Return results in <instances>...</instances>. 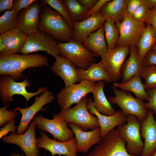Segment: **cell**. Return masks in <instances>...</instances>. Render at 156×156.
<instances>
[{
  "instance_id": "cell-1",
  "label": "cell",
  "mask_w": 156,
  "mask_h": 156,
  "mask_svg": "<svg viewBox=\"0 0 156 156\" xmlns=\"http://www.w3.org/2000/svg\"><path fill=\"white\" fill-rule=\"evenodd\" d=\"M49 65L47 57L40 54L0 55V75L11 76L16 81L24 79L23 73L27 68Z\"/></svg>"
},
{
  "instance_id": "cell-2",
  "label": "cell",
  "mask_w": 156,
  "mask_h": 156,
  "mask_svg": "<svg viewBox=\"0 0 156 156\" xmlns=\"http://www.w3.org/2000/svg\"><path fill=\"white\" fill-rule=\"evenodd\" d=\"M38 29L39 31L51 35L61 42H67L72 40L73 29L61 14L47 5H42Z\"/></svg>"
},
{
  "instance_id": "cell-3",
  "label": "cell",
  "mask_w": 156,
  "mask_h": 156,
  "mask_svg": "<svg viewBox=\"0 0 156 156\" xmlns=\"http://www.w3.org/2000/svg\"><path fill=\"white\" fill-rule=\"evenodd\" d=\"M31 81L26 78L21 82L15 81L11 76L3 75L0 78V96L3 105L8 104L13 100V96L19 94L26 99L27 103L32 97L44 92L47 89L46 86L39 88L34 92H28L26 88L30 86Z\"/></svg>"
},
{
  "instance_id": "cell-4",
  "label": "cell",
  "mask_w": 156,
  "mask_h": 156,
  "mask_svg": "<svg viewBox=\"0 0 156 156\" xmlns=\"http://www.w3.org/2000/svg\"><path fill=\"white\" fill-rule=\"evenodd\" d=\"M88 97H83L74 107L68 109H62L58 114L68 123L78 125L85 131L88 129L93 130L99 127L98 119L88 111L87 104Z\"/></svg>"
},
{
  "instance_id": "cell-5",
  "label": "cell",
  "mask_w": 156,
  "mask_h": 156,
  "mask_svg": "<svg viewBox=\"0 0 156 156\" xmlns=\"http://www.w3.org/2000/svg\"><path fill=\"white\" fill-rule=\"evenodd\" d=\"M127 124L118 126L116 129L127 144L126 147L129 154L140 156L144 147L140 135L141 122L131 114L127 115Z\"/></svg>"
},
{
  "instance_id": "cell-6",
  "label": "cell",
  "mask_w": 156,
  "mask_h": 156,
  "mask_svg": "<svg viewBox=\"0 0 156 156\" xmlns=\"http://www.w3.org/2000/svg\"><path fill=\"white\" fill-rule=\"evenodd\" d=\"M60 55L69 61L75 66L87 69L96 62L97 57L83 44L73 40L65 43L57 41Z\"/></svg>"
},
{
  "instance_id": "cell-7",
  "label": "cell",
  "mask_w": 156,
  "mask_h": 156,
  "mask_svg": "<svg viewBox=\"0 0 156 156\" xmlns=\"http://www.w3.org/2000/svg\"><path fill=\"white\" fill-rule=\"evenodd\" d=\"M126 142L117 129L102 138L95 148L86 155L82 156H138L130 155L127 151Z\"/></svg>"
},
{
  "instance_id": "cell-8",
  "label": "cell",
  "mask_w": 156,
  "mask_h": 156,
  "mask_svg": "<svg viewBox=\"0 0 156 156\" xmlns=\"http://www.w3.org/2000/svg\"><path fill=\"white\" fill-rule=\"evenodd\" d=\"M112 88L115 96L108 98L111 105L117 104L125 114L136 116L141 122L145 120L148 111L143 100L134 98L127 91L118 90L114 86Z\"/></svg>"
},
{
  "instance_id": "cell-9",
  "label": "cell",
  "mask_w": 156,
  "mask_h": 156,
  "mask_svg": "<svg viewBox=\"0 0 156 156\" xmlns=\"http://www.w3.org/2000/svg\"><path fill=\"white\" fill-rule=\"evenodd\" d=\"M119 36L116 47L136 46L146 26L144 22L137 21L127 14L120 22H116Z\"/></svg>"
},
{
  "instance_id": "cell-10",
  "label": "cell",
  "mask_w": 156,
  "mask_h": 156,
  "mask_svg": "<svg viewBox=\"0 0 156 156\" xmlns=\"http://www.w3.org/2000/svg\"><path fill=\"white\" fill-rule=\"evenodd\" d=\"M39 51H46L55 58L60 55L57 41L51 35L40 31L27 36L25 43L19 53L28 55Z\"/></svg>"
},
{
  "instance_id": "cell-11",
  "label": "cell",
  "mask_w": 156,
  "mask_h": 156,
  "mask_svg": "<svg viewBox=\"0 0 156 156\" xmlns=\"http://www.w3.org/2000/svg\"><path fill=\"white\" fill-rule=\"evenodd\" d=\"M53 119L47 118L42 115L35 116L32 120L37 124L39 130L47 131L51 134L54 139L61 142H66L72 139L74 133L68 127V122L58 114L52 115Z\"/></svg>"
},
{
  "instance_id": "cell-12",
  "label": "cell",
  "mask_w": 156,
  "mask_h": 156,
  "mask_svg": "<svg viewBox=\"0 0 156 156\" xmlns=\"http://www.w3.org/2000/svg\"><path fill=\"white\" fill-rule=\"evenodd\" d=\"M96 83L83 80L61 90L56 95L57 103L62 109L70 108L73 104H77L88 93L92 92Z\"/></svg>"
},
{
  "instance_id": "cell-13",
  "label": "cell",
  "mask_w": 156,
  "mask_h": 156,
  "mask_svg": "<svg viewBox=\"0 0 156 156\" xmlns=\"http://www.w3.org/2000/svg\"><path fill=\"white\" fill-rule=\"evenodd\" d=\"M129 46L116 47L101 57L100 61L112 81L116 82L122 77L121 70L130 52Z\"/></svg>"
},
{
  "instance_id": "cell-14",
  "label": "cell",
  "mask_w": 156,
  "mask_h": 156,
  "mask_svg": "<svg viewBox=\"0 0 156 156\" xmlns=\"http://www.w3.org/2000/svg\"><path fill=\"white\" fill-rule=\"evenodd\" d=\"M37 124L34 120L26 132L21 134L10 133L2 138L4 143L14 144L18 146L24 153L25 156H39V149L37 147V139L35 129Z\"/></svg>"
},
{
  "instance_id": "cell-15",
  "label": "cell",
  "mask_w": 156,
  "mask_h": 156,
  "mask_svg": "<svg viewBox=\"0 0 156 156\" xmlns=\"http://www.w3.org/2000/svg\"><path fill=\"white\" fill-rule=\"evenodd\" d=\"M55 99L52 93L47 90L39 96H36L35 101L30 106L25 108L19 107L15 108L14 109L18 111L22 116L16 134H23L36 114L40 110L47 111L46 109L43 108V107L46 104L52 102Z\"/></svg>"
},
{
  "instance_id": "cell-16",
  "label": "cell",
  "mask_w": 156,
  "mask_h": 156,
  "mask_svg": "<svg viewBox=\"0 0 156 156\" xmlns=\"http://www.w3.org/2000/svg\"><path fill=\"white\" fill-rule=\"evenodd\" d=\"M37 138V147L50 152L52 156H77V141L75 137L66 142L57 141L49 138L44 131L40 133Z\"/></svg>"
},
{
  "instance_id": "cell-17",
  "label": "cell",
  "mask_w": 156,
  "mask_h": 156,
  "mask_svg": "<svg viewBox=\"0 0 156 156\" xmlns=\"http://www.w3.org/2000/svg\"><path fill=\"white\" fill-rule=\"evenodd\" d=\"M42 5L37 0L18 13L17 28L27 36L39 31L38 26Z\"/></svg>"
},
{
  "instance_id": "cell-18",
  "label": "cell",
  "mask_w": 156,
  "mask_h": 156,
  "mask_svg": "<svg viewBox=\"0 0 156 156\" xmlns=\"http://www.w3.org/2000/svg\"><path fill=\"white\" fill-rule=\"evenodd\" d=\"M89 112L94 114L97 118L100 128V136L103 137L117 126L127 122V115L121 109L117 111L113 115L107 116L99 112L95 108L91 98H89L87 104Z\"/></svg>"
},
{
  "instance_id": "cell-19",
  "label": "cell",
  "mask_w": 156,
  "mask_h": 156,
  "mask_svg": "<svg viewBox=\"0 0 156 156\" xmlns=\"http://www.w3.org/2000/svg\"><path fill=\"white\" fill-rule=\"evenodd\" d=\"M105 20L98 12L79 22L73 23L72 40L83 44L88 36L99 28Z\"/></svg>"
},
{
  "instance_id": "cell-20",
  "label": "cell",
  "mask_w": 156,
  "mask_h": 156,
  "mask_svg": "<svg viewBox=\"0 0 156 156\" xmlns=\"http://www.w3.org/2000/svg\"><path fill=\"white\" fill-rule=\"evenodd\" d=\"M153 113L149 109L146 118L141 122L140 135L144 140V143L140 156H152L156 150V121Z\"/></svg>"
},
{
  "instance_id": "cell-21",
  "label": "cell",
  "mask_w": 156,
  "mask_h": 156,
  "mask_svg": "<svg viewBox=\"0 0 156 156\" xmlns=\"http://www.w3.org/2000/svg\"><path fill=\"white\" fill-rule=\"evenodd\" d=\"M68 125L75 135L77 151L79 153H86L92 145L98 144L102 139L100 136V127L91 131H86L76 124L69 123Z\"/></svg>"
},
{
  "instance_id": "cell-22",
  "label": "cell",
  "mask_w": 156,
  "mask_h": 156,
  "mask_svg": "<svg viewBox=\"0 0 156 156\" xmlns=\"http://www.w3.org/2000/svg\"><path fill=\"white\" fill-rule=\"evenodd\" d=\"M55 59V61L51 67V70L62 79L65 85V88L79 82L77 68L75 66L60 55Z\"/></svg>"
},
{
  "instance_id": "cell-23",
  "label": "cell",
  "mask_w": 156,
  "mask_h": 156,
  "mask_svg": "<svg viewBox=\"0 0 156 156\" xmlns=\"http://www.w3.org/2000/svg\"><path fill=\"white\" fill-rule=\"evenodd\" d=\"M27 36L17 28L1 34L0 37L4 45L0 55H8L20 53L25 44Z\"/></svg>"
},
{
  "instance_id": "cell-24",
  "label": "cell",
  "mask_w": 156,
  "mask_h": 156,
  "mask_svg": "<svg viewBox=\"0 0 156 156\" xmlns=\"http://www.w3.org/2000/svg\"><path fill=\"white\" fill-rule=\"evenodd\" d=\"M83 45L97 57H101L108 51L103 24L90 34L83 43Z\"/></svg>"
},
{
  "instance_id": "cell-25",
  "label": "cell",
  "mask_w": 156,
  "mask_h": 156,
  "mask_svg": "<svg viewBox=\"0 0 156 156\" xmlns=\"http://www.w3.org/2000/svg\"><path fill=\"white\" fill-rule=\"evenodd\" d=\"M130 56L124 62L121 69L122 79L120 83H124L138 74H141V62L136 46L130 47Z\"/></svg>"
},
{
  "instance_id": "cell-26",
  "label": "cell",
  "mask_w": 156,
  "mask_h": 156,
  "mask_svg": "<svg viewBox=\"0 0 156 156\" xmlns=\"http://www.w3.org/2000/svg\"><path fill=\"white\" fill-rule=\"evenodd\" d=\"M127 0H113L107 3L98 12L106 20L121 22L127 14Z\"/></svg>"
},
{
  "instance_id": "cell-27",
  "label": "cell",
  "mask_w": 156,
  "mask_h": 156,
  "mask_svg": "<svg viewBox=\"0 0 156 156\" xmlns=\"http://www.w3.org/2000/svg\"><path fill=\"white\" fill-rule=\"evenodd\" d=\"M77 71L79 82L83 80L93 82L103 81L107 83L112 81L101 61L93 64L87 69L77 68Z\"/></svg>"
},
{
  "instance_id": "cell-28",
  "label": "cell",
  "mask_w": 156,
  "mask_h": 156,
  "mask_svg": "<svg viewBox=\"0 0 156 156\" xmlns=\"http://www.w3.org/2000/svg\"><path fill=\"white\" fill-rule=\"evenodd\" d=\"M105 86L103 81H98L96 83L92 92L94 98L93 103L95 108L99 112L105 115L111 116L116 112L105 94L103 90Z\"/></svg>"
},
{
  "instance_id": "cell-29",
  "label": "cell",
  "mask_w": 156,
  "mask_h": 156,
  "mask_svg": "<svg viewBox=\"0 0 156 156\" xmlns=\"http://www.w3.org/2000/svg\"><path fill=\"white\" fill-rule=\"evenodd\" d=\"M141 74H138L124 83L114 82L113 86L122 90L133 92L138 99L148 101L150 97L145 90Z\"/></svg>"
},
{
  "instance_id": "cell-30",
  "label": "cell",
  "mask_w": 156,
  "mask_h": 156,
  "mask_svg": "<svg viewBox=\"0 0 156 156\" xmlns=\"http://www.w3.org/2000/svg\"><path fill=\"white\" fill-rule=\"evenodd\" d=\"M156 42V32L151 25L147 24L136 45L141 63L148 52Z\"/></svg>"
},
{
  "instance_id": "cell-31",
  "label": "cell",
  "mask_w": 156,
  "mask_h": 156,
  "mask_svg": "<svg viewBox=\"0 0 156 156\" xmlns=\"http://www.w3.org/2000/svg\"><path fill=\"white\" fill-rule=\"evenodd\" d=\"M62 1L67 9L73 23L79 22L85 19L86 13L89 10L87 8L82 5L77 0Z\"/></svg>"
},
{
  "instance_id": "cell-32",
  "label": "cell",
  "mask_w": 156,
  "mask_h": 156,
  "mask_svg": "<svg viewBox=\"0 0 156 156\" xmlns=\"http://www.w3.org/2000/svg\"><path fill=\"white\" fill-rule=\"evenodd\" d=\"M103 25L105 38L109 51L116 47L119 36V31L114 20H106Z\"/></svg>"
},
{
  "instance_id": "cell-33",
  "label": "cell",
  "mask_w": 156,
  "mask_h": 156,
  "mask_svg": "<svg viewBox=\"0 0 156 156\" xmlns=\"http://www.w3.org/2000/svg\"><path fill=\"white\" fill-rule=\"evenodd\" d=\"M18 13L14 10L6 11L0 17V34L17 28Z\"/></svg>"
},
{
  "instance_id": "cell-34",
  "label": "cell",
  "mask_w": 156,
  "mask_h": 156,
  "mask_svg": "<svg viewBox=\"0 0 156 156\" xmlns=\"http://www.w3.org/2000/svg\"><path fill=\"white\" fill-rule=\"evenodd\" d=\"M142 77L144 80L145 88L156 87V66L153 65H142Z\"/></svg>"
},
{
  "instance_id": "cell-35",
  "label": "cell",
  "mask_w": 156,
  "mask_h": 156,
  "mask_svg": "<svg viewBox=\"0 0 156 156\" xmlns=\"http://www.w3.org/2000/svg\"><path fill=\"white\" fill-rule=\"evenodd\" d=\"M42 5H47L61 14L66 20L68 25L73 29L72 22L68 10L61 0H43L40 1Z\"/></svg>"
},
{
  "instance_id": "cell-36",
  "label": "cell",
  "mask_w": 156,
  "mask_h": 156,
  "mask_svg": "<svg viewBox=\"0 0 156 156\" xmlns=\"http://www.w3.org/2000/svg\"><path fill=\"white\" fill-rule=\"evenodd\" d=\"M9 105L6 104L5 105L0 108V126L6 124L10 121L14 120L17 117L18 113V111L14 109H11L9 111L7 110Z\"/></svg>"
},
{
  "instance_id": "cell-37",
  "label": "cell",
  "mask_w": 156,
  "mask_h": 156,
  "mask_svg": "<svg viewBox=\"0 0 156 156\" xmlns=\"http://www.w3.org/2000/svg\"><path fill=\"white\" fill-rule=\"evenodd\" d=\"M149 9L145 3L141 5L132 16L135 20L144 22L147 16Z\"/></svg>"
},
{
  "instance_id": "cell-38",
  "label": "cell",
  "mask_w": 156,
  "mask_h": 156,
  "mask_svg": "<svg viewBox=\"0 0 156 156\" xmlns=\"http://www.w3.org/2000/svg\"><path fill=\"white\" fill-rule=\"evenodd\" d=\"M146 92L150 99L148 102L145 103V106L147 109L153 111L156 115V87L147 90Z\"/></svg>"
},
{
  "instance_id": "cell-39",
  "label": "cell",
  "mask_w": 156,
  "mask_h": 156,
  "mask_svg": "<svg viewBox=\"0 0 156 156\" xmlns=\"http://www.w3.org/2000/svg\"><path fill=\"white\" fill-rule=\"evenodd\" d=\"M145 0H127V14L132 16Z\"/></svg>"
},
{
  "instance_id": "cell-40",
  "label": "cell",
  "mask_w": 156,
  "mask_h": 156,
  "mask_svg": "<svg viewBox=\"0 0 156 156\" xmlns=\"http://www.w3.org/2000/svg\"><path fill=\"white\" fill-rule=\"evenodd\" d=\"M15 120H12L7 123L3 127L0 129V138H2L4 136L7 135L10 132H12V133L14 134L16 130L18 127L15 125Z\"/></svg>"
},
{
  "instance_id": "cell-41",
  "label": "cell",
  "mask_w": 156,
  "mask_h": 156,
  "mask_svg": "<svg viewBox=\"0 0 156 156\" xmlns=\"http://www.w3.org/2000/svg\"><path fill=\"white\" fill-rule=\"evenodd\" d=\"M37 0H14L13 10L18 12L30 6Z\"/></svg>"
},
{
  "instance_id": "cell-42",
  "label": "cell",
  "mask_w": 156,
  "mask_h": 156,
  "mask_svg": "<svg viewBox=\"0 0 156 156\" xmlns=\"http://www.w3.org/2000/svg\"><path fill=\"white\" fill-rule=\"evenodd\" d=\"M111 1L110 0H98L94 6L86 13L85 19L87 18L92 15L98 12L107 3Z\"/></svg>"
},
{
  "instance_id": "cell-43",
  "label": "cell",
  "mask_w": 156,
  "mask_h": 156,
  "mask_svg": "<svg viewBox=\"0 0 156 156\" xmlns=\"http://www.w3.org/2000/svg\"><path fill=\"white\" fill-rule=\"evenodd\" d=\"M144 22L151 25L156 32V8L148 11Z\"/></svg>"
},
{
  "instance_id": "cell-44",
  "label": "cell",
  "mask_w": 156,
  "mask_h": 156,
  "mask_svg": "<svg viewBox=\"0 0 156 156\" xmlns=\"http://www.w3.org/2000/svg\"><path fill=\"white\" fill-rule=\"evenodd\" d=\"M141 64L142 65H156V53L150 50L145 56Z\"/></svg>"
},
{
  "instance_id": "cell-45",
  "label": "cell",
  "mask_w": 156,
  "mask_h": 156,
  "mask_svg": "<svg viewBox=\"0 0 156 156\" xmlns=\"http://www.w3.org/2000/svg\"><path fill=\"white\" fill-rule=\"evenodd\" d=\"M13 0H0V13L5 10H13L14 7Z\"/></svg>"
},
{
  "instance_id": "cell-46",
  "label": "cell",
  "mask_w": 156,
  "mask_h": 156,
  "mask_svg": "<svg viewBox=\"0 0 156 156\" xmlns=\"http://www.w3.org/2000/svg\"><path fill=\"white\" fill-rule=\"evenodd\" d=\"M78 1L82 5L90 9L96 3L98 0H78Z\"/></svg>"
},
{
  "instance_id": "cell-47",
  "label": "cell",
  "mask_w": 156,
  "mask_h": 156,
  "mask_svg": "<svg viewBox=\"0 0 156 156\" xmlns=\"http://www.w3.org/2000/svg\"><path fill=\"white\" fill-rule=\"evenodd\" d=\"M145 3L149 10L156 8V0H145Z\"/></svg>"
},
{
  "instance_id": "cell-48",
  "label": "cell",
  "mask_w": 156,
  "mask_h": 156,
  "mask_svg": "<svg viewBox=\"0 0 156 156\" xmlns=\"http://www.w3.org/2000/svg\"><path fill=\"white\" fill-rule=\"evenodd\" d=\"M8 156H25L23 153L20 154L19 153H16L15 151L12 152Z\"/></svg>"
},
{
  "instance_id": "cell-49",
  "label": "cell",
  "mask_w": 156,
  "mask_h": 156,
  "mask_svg": "<svg viewBox=\"0 0 156 156\" xmlns=\"http://www.w3.org/2000/svg\"><path fill=\"white\" fill-rule=\"evenodd\" d=\"M4 48V45L2 38L0 37V52H2Z\"/></svg>"
},
{
  "instance_id": "cell-50",
  "label": "cell",
  "mask_w": 156,
  "mask_h": 156,
  "mask_svg": "<svg viewBox=\"0 0 156 156\" xmlns=\"http://www.w3.org/2000/svg\"><path fill=\"white\" fill-rule=\"evenodd\" d=\"M150 51L153 53H156V42L152 46Z\"/></svg>"
},
{
  "instance_id": "cell-51",
  "label": "cell",
  "mask_w": 156,
  "mask_h": 156,
  "mask_svg": "<svg viewBox=\"0 0 156 156\" xmlns=\"http://www.w3.org/2000/svg\"><path fill=\"white\" fill-rule=\"evenodd\" d=\"M152 156H156V150Z\"/></svg>"
},
{
  "instance_id": "cell-52",
  "label": "cell",
  "mask_w": 156,
  "mask_h": 156,
  "mask_svg": "<svg viewBox=\"0 0 156 156\" xmlns=\"http://www.w3.org/2000/svg\"><path fill=\"white\" fill-rule=\"evenodd\" d=\"M66 156V155H61V156Z\"/></svg>"
}]
</instances>
